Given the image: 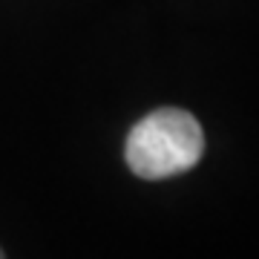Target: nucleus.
<instances>
[{
    "label": "nucleus",
    "mask_w": 259,
    "mask_h": 259,
    "mask_svg": "<svg viewBox=\"0 0 259 259\" xmlns=\"http://www.w3.org/2000/svg\"><path fill=\"white\" fill-rule=\"evenodd\" d=\"M204 153V133L199 121L185 110H156L130 130L127 156L130 170L141 179L179 176Z\"/></svg>",
    "instance_id": "obj_1"
},
{
    "label": "nucleus",
    "mask_w": 259,
    "mask_h": 259,
    "mask_svg": "<svg viewBox=\"0 0 259 259\" xmlns=\"http://www.w3.org/2000/svg\"><path fill=\"white\" fill-rule=\"evenodd\" d=\"M0 259H3V253H0Z\"/></svg>",
    "instance_id": "obj_2"
}]
</instances>
